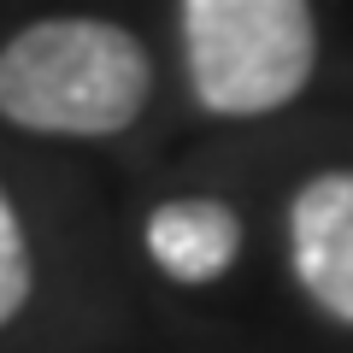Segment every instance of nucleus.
Listing matches in <instances>:
<instances>
[{
  "instance_id": "f257e3e1",
  "label": "nucleus",
  "mask_w": 353,
  "mask_h": 353,
  "mask_svg": "<svg viewBox=\"0 0 353 353\" xmlns=\"http://www.w3.org/2000/svg\"><path fill=\"white\" fill-rule=\"evenodd\" d=\"M153 101V59L112 18H36L0 41V118L30 136L106 141Z\"/></svg>"
},
{
  "instance_id": "f03ea898",
  "label": "nucleus",
  "mask_w": 353,
  "mask_h": 353,
  "mask_svg": "<svg viewBox=\"0 0 353 353\" xmlns=\"http://www.w3.org/2000/svg\"><path fill=\"white\" fill-rule=\"evenodd\" d=\"M183 77L212 118H271L318 71L312 0H176Z\"/></svg>"
},
{
  "instance_id": "7ed1b4c3",
  "label": "nucleus",
  "mask_w": 353,
  "mask_h": 353,
  "mask_svg": "<svg viewBox=\"0 0 353 353\" xmlns=\"http://www.w3.org/2000/svg\"><path fill=\"white\" fill-rule=\"evenodd\" d=\"M289 271L301 294L353 330V165L306 176L289 201Z\"/></svg>"
},
{
  "instance_id": "20e7f679",
  "label": "nucleus",
  "mask_w": 353,
  "mask_h": 353,
  "mask_svg": "<svg viewBox=\"0 0 353 353\" xmlns=\"http://www.w3.org/2000/svg\"><path fill=\"white\" fill-rule=\"evenodd\" d=\"M241 212L218 194H183V201H159L141 224L148 259L159 265L183 289H206L241 259Z\"/></svg>"
},
{
  "instance_id": "39448f33",
  "label": "nucleus",
  "mask_w": 353,
  "mask_h": 353,
  "mask_svg": "<svg viewBox=\"0 0 353 353\" xmlns=\"http://www.w3.org/2000/svg\"><path fill=\"white\" fill-rule=\"evenodd\" d=\"M30 289H36V259L24 241V218H18L12 194L0 189V330L30 306Z\"/></svg>"
}]
</instances>
